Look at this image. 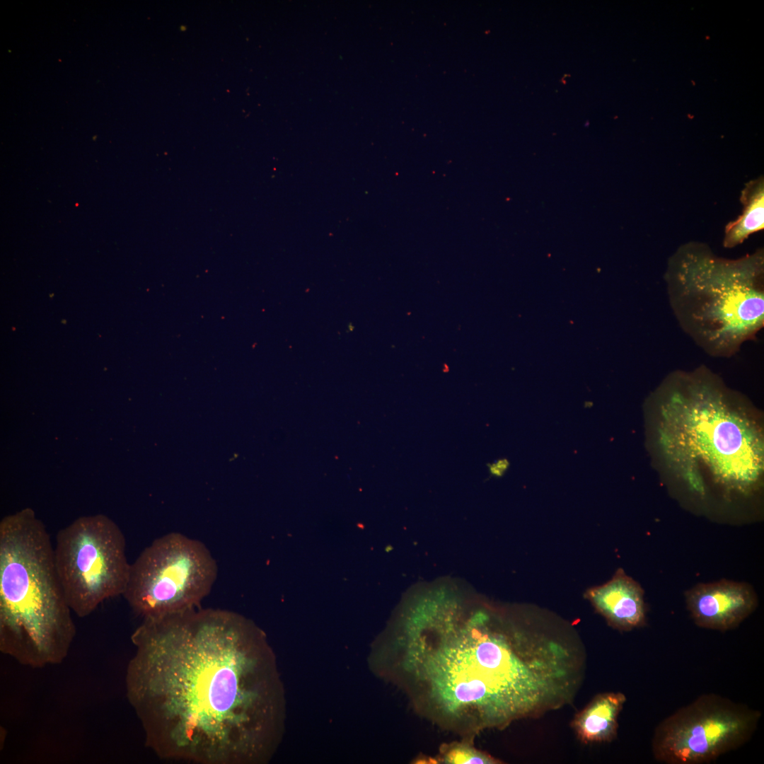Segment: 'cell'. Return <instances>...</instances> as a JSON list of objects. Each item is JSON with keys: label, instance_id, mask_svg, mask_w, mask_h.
Returning a JSON list of instances; mask_svg holds the SVG:
<instances>
[{"label": "cell", "instance_id": "1", "mask_svg": "<svg viewBox=\"0 0 764 764\" xmlns=\"http://www.w3.org/2000/svg\"><path fill=\"white\" fill-rule=\"evenodd\" d=\"M127 699L145 744L159 758L195 764L267 761L282 698L273 653L237 613L191 609L143 618L132 637Z\"/></svg>", "mask_w": 764, "mask_h": 764}, {"label": "cell", "instance_id": "2", "mask_svg": "<svg viewBox=\"0 0 764 764\" xmlns=\"http://www.w3.org/2000/svg\"><path fill=\"white\" fill-rule=\"evenodd\" d=\"M380 656L420 716L470 740L563 707L577 675L567 640L447 602L412 606Z\"/></svg>", "mask_w": 764, "mask_h": 764}, {"label": "cell", "instance_id": "3", "mask_svg": "<svg viewBox=\"0 0 764 764\" xmlns=\"http://www.w3.org/2000/svg\"><path fill=\"white\" fill-rule=\"evenodd\" d=\"M654 458L661 470L705 497L751 496L763 476L761 426L752 407L707 367L669 374L648 398Z\"/></svg>", "mask_w": 764, "mask_h": 764}, {"label": "cell", "instance_id": "4", "mask_svg": "<svg viewBox=\"0 0 764 764\" xmlns=\"http://www.w3.org/2000/svg\"><path fill=\"white\" fill-rule=\"evenodd\" d=\"M44 524L29 509L0 523V650L21 665L62 663L76 635Z\"/></svg>", "mask_w": 764, "mask_h": 764}, {"label": "cell", "instance_id": "5", "mask_svg": "<svg viewBox=\"0 0 764 764\" xmlns=\"http://www.w3.org/2000/svg\"><path fill=\"white\" fill-rule=\"evenodd\" d=\"M669 305L682 330L710 357L734 356L764 326V251L736 259L691 241L669 257Z\"/></svg>", "mask_w": 764, "mask_h": 764}, {"label": "cell", "instance_id": "6", "mask_svg": "<svg viewBox=\"0 0 764 764\" xmlns=\"http://www.w3.org/2000/svg\"><path fill=\"white\" fill-rule=\"evenodd\" d=\"M217 572L204 543L170 533L155 539L131 564L123 596L143 618L186 611L209 594Z\"/></svg>", "mask_w": 764, "mask_h": 764}, {"label": "cell", "instance_id": "7", "mask_svg": "<svg viewBox=\"0 0 764 764\" xmlns=\"http://www.w3.org/2000/svg\"><path fill=\"white\" fill-rule=\"evenodd\" d=\"M125 545L117 525L102 515L79 518L58 532L55 565L72 613L84 618L105 600L123 596L131 567Z\"/></svg>", "mask_w": 764, "mask_h": 764}, {"label": "cell", "instance_id": "8", "mask_svg": "<svg viewBox=\"0 0 764 764\" xmlns=\"http://www.w3.org/2000/svg\"><path fill=\"white\" fill-rule=\"evenodd\" d=\"M760 713L716 694H705L662 721L652 738L659 762L702 764L744 744Z\"/></svg>", "mask_w": 764, "mask_h": 764}, {"label": "cell", "instance_id": "9", "mask_svg": "<svg viewBox=\"0 0 764 764\" xmlns=\"http://www.w3.org/2000/svg\"><path fill=\"white\" fill-rule=\"evenodd\" d=\"M687 608L699 627L727 631L740 625L757 608L751 585L725 579L700 583L685 593Z\"/></svg>", "mask_w": 764, "mask_h": 764}, {"label": "cell", "instance_id": "10", "mask_svg": "<svg viewBox=\"0 0 764 764\" xmlns=\"http://www.w3.org/2000/svg\"><path fill=\"white\" fill-rule=\"evenodd\" d=\"M586 596L614 628L627 631L645 623L644 590L621 568L608 582L589 589Z\"/></svg>", "mask_w": 764, "mask_h": 764}, {"label": "cell", "instance_id": "11", "mask_svg": "<svg viewBox=\"0 0 764 764\" xmlns=\"http://www.w3.org/2000/svg\"><path fill=\"white\" fill-rule=\"evenodd\" d=\"M625 700L621 693L598 695L573 721L579 739L584 742L609 741L614 739L618 715Z\"/></svg>", "mask_w": 764, "mask_h": 764}, {"label": "cell", "instance_id": "12", "mask_svg": "<svg viewBox=\"0 0 764 764\" xmlns=\"http://www.w3.org/2000/svg\"><path fill=\"white\" fill-rule=\"evenodd\" d=\"M741 214L725 228L723 246L733 248L750 235L764 228V179L761 175L748 181L741 191Z\"/></svg>", "mask_w": 764, "mask_h": 764}, {"label": "cell", "instance_id": "13", "mask_svg": "<svg viewBox=\"0 0 764 764\" xmlns=\"http://www.w3.org/2000/svg\"><path fill=\"white\" fill-rule=\"evenodd\" d=\"M471 741L464 739L461 741H453L441 746L437 757L438 763L447 764H495L499 760L475 748Z\"/></svg>", "mask_w": 764, "mask_h": 764}, {"label": "cell", "instance_id": "14", "mask_svg": "<svg viewBox=\"0 0 764 764\" xmlns=\"http://www.w3.org/2000/svg\"><path fill=\"white\" fill-rule=\"evenodd\" d=\"M507 459H500L488 465L490 472L494 476H502L509 467Z\"/></svg>", "mask_w": 764, "mask_h": 764}]
</instances>
